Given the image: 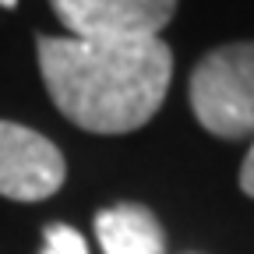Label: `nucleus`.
Wrapping results in <instances>:
<instances>
[{"label": "nucleus", "mask_w": 254, "mask_h": 254, "mask_svg": "<svg viewBox=\"0 0 254 254\" xmlns=\"http://www.w3.org/2000/svg\"><path fill=\"white\" fill-rule=\"evenodd\" d=\"M43 254H88V244L78 230L64 222H50L43 230Z\"/></svg>", "instance_id": "423d86ee"}, {"label": "nucleus", "mask_w": 254, "mask_h": 254, "mask_svg": "<svg viewBox=\"0 0 254 254\" xmlns=\"http://www.w3.org/2000/svg\"><path fill=\"white\" fill-rule=\"evenodd\" d=\"M190 110L215 138L254 134V43H226L190 71Z\"/></svg>", "instance_id": "f03ea898"}, {"label": "nucleus", "mask_w": 254, "mask_h": 254, "mask_svg": "<svg viewBox=\"0 0 254 254\" xmlns=\"http://www.w3.org/2000/svg\"><path fill=\"white\" fill-rule=\"evenodd\" d=\"M64 152L39 131L0 120V194L11 201H43L64 187Z\"/></svg>", "instance_id": "7ed1b4c3"}, {"label": "nucleus", "mask_w": 254, "mask_h": 254, "mask_svg": "<svg viewBox=\"0 0 254 254\" xmlns=\"http://www.w3.org/2000/svg\"><path fill=\"white\" fill-rule=\"evenodd\" d=\"M240 190L247 198H254V141H251V148L244 155V166H240Z\"/></svg>", "instance_id": "0eeeda50"}, {"label": "nucleus", "mask_w": 254, "mask_h": 254, "mask_svg": "<svg viewBox=\"0 0 254 254\" xmlns=\"http://www.w3.org/2000/svg\"><path fill=\"white\" fill-rule=\"evenodd\" d=\"M39 71L53 106L92 134H131L166 99L173 53L163 39L39 36Z\"/></svg>", "instance_id": "f257e3e1"}, {"label": "nucleus", "mask_w": 254, "mask_h": 254, "mask_svg": "<svg viewBox=\"0 0 254 254\" xmlns=\"http://www.w3.org/2000/svg\"><path fill=\"white\" fill-rule=\"evenodd\" d=\"M50 7L78 39H155L177 0H50Z\"/></svg>", "instance_id": "20e7f679"}, {"label": "nucleus", "mask_w": 254, "mask_h": 254, "mask_svg": "<svg viewBox=\"0 0 254 254\" xmlns=\"http://www.w3.org/2000/svg\"><path fill=\"white\" fill-rule=\"evenodd\" d=\"M95 237L103 254H163L166 237L159 219L134 201L110 205L95 215Z\"/></svg>", "instance_id": "39448f33"}, {"label": "nucleus", "mask_w": 254, "mask_h": 254, "mask_svg": "<svg viewBox=\"0 0 254 254\" xmlns=\"http://www.w3.org/2000/svg\"><path fill=\"white\" fill-rule=\"evenodd\" d=\"M0 7H7V11H11V7H18V0H0Z\"/></svg>", "instance_id": "6e6552de"}]
</instances>
